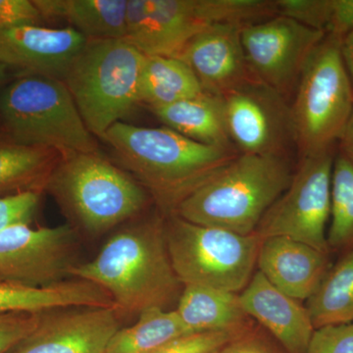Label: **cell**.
Masks as SVG:
<instances>
[{
    "label": "cell",
    "instance_id": "cell-6",
    "mask_svg": "<svg viewBox=\"0 0 353 353\" xmlns=\"http://www.w3.org/2000/svg\"><path fill=\"white\" fill-rule=\"evenodd\" d=\"M146 55L124 39L88 41L63 82L88 131L106 132L139 103V82Z\"/></svg>",
    "mask_w": 353,
    "mask_h": 353
},
{
    "label": "cell",
    "instance_id": "cell-14",
    "mask_svg": "<svg viewBox=\"0 0 353 353\" xmlns=\"http://www.w3.org/2000/svg\"><path fill=\"white\" fill-rule=\"evenodd\" d=\"M122 315L116 305L46 311L38 327L8 353H105Z\"/></svg>",
    "mask_w": 353,
    "mask_h": 353
},
{
    "label": "cell",
    "instance_id": "cell-7",
    "mask_svg": "<svg viewBox=\"0 0 353 353\" xmlns=\"http://www.w3.org/2000/svg\"><path fill=\"white\" fill-rule=\"evenodd\" d=\"M340 38L326 34L313 51L290 105L301 157L336 150L353 106V85Z\"/></svg>",
    "mask_w": 353,
    "mask_h": 353
},
{
    "label": "cell",
    "instance_id": "cell-3",
    "mask_svg": "<svg viewBox=\"0 0 353 353\" xmlns=\"http://www.w3.org/2000/svg\"><path fill=\"white\" fill-rule=\"evenodd\" d=\"M294 173L288 157L241 153L183 197L171 214L243 236L254 234Z\"/></svg>",
    "mask_w": 353,
    "mask_h": 353
},
{
    "label": "cell",
    "instance_id": "cell-12",
    "mask_svg": "<svg viewBox=\"0 0 353 353\" xmlns=\"http://www.w3.org/2000/svg\"><path fill=\"white\" fill-rule=\"evenodd\" d=\"M326 37L284 16H273L241 27V38L252 75L288 101L294 94L304 67Z\"/></svg>",
    "mask_w": 353,
    "mask_h": 353
},
{
    "label": "cell",
    "instance_id": "cell-32",
    "mask_svg": "<svg viewBox=\"0 0 353 353\" xmlns=\"http://www.w3.org/2000/svg\"><path fill=\"white\" fill-rule=\"evenodd\" d=\"M41 192L0 197V233L18 223H31L38 210Z\"/></svg>",
    "mask_w": 353,
    "mask_h": 353
},
{
    "label": "cell",
    "instance_id": "cell-21",
    "mask_svg": "<svg viewBox=\"0 0 353 353\" xmlns=\"http://www.w3.org/2000/svg\"><path fill=\"white\" fill-rule=\"evenodd\" d=\"M41 17L62 18L88 41L124 39L128 0H32Z\"/></svg>",
    "mask_w": 353,
    "mask_h": 353
},
{
    "label": "cell",
    "instance_id": "cell-27",
    "mask_svg": "<svg viewBox=\"0 0 353 353\" xmlns=\"http://www.w3.org/2000/svg\"><path fill=\"white\" fill-rule=\"evenodd\" d=\"M330 252L353 250V160L336 150L332 175Z\"/></svg>",
    "mask_w": 353,
    "mask_h": 353
},
{
    "label": "cell",
    "instance_id": "cell-4",
    "mask_svg": "<svg viewBox=\"0 0 353 353\" xmlns=\"http://www.w3.org/2000/svg\"><path fill=\"white\" fill-rule=\"evenodd\" d=\"M1 132L62 158L97 152V143L63 81L23 73L0 92Z\"/></svg>",
    "mask_w": 353,
    "mask_h": 353
},
{
    "label": "cell",
    "instance_id": "cell-39",
    "mask_svg": "<svg viewBox=\"0 0 353 353\" xmlns=\"http://www.w3.org/2000/svg\"><path fill=\"white\" fill-rule=\"evenodd\" d=\"M0 132H1V127H0Z\"/></svg>",
    "mask_w": 353,
    "mask_h": 353
},
{
    "label": "cell",
    "instance_id": "cell-29",
    "mask_svg": "<svg viewBox=\"0 0 353 353\" xmlns=\"http://www.w3.org/2000/svg\"><path fill=\"white\" fill-rule=\"evenodd\" d=\"M252 328L241 331L205 332L183 334L175 340L165 343L152 353H215L230 341L239 338Z\"/></svg>",
    "mask_w": 353,
    "mask_h": 353
},
{
    "label": "cell",
    "instance_id": "cell-23",
    "mask_svg": "<svg viewBox=\"0 0 353 353\" xmlns=\"http://www.w3.org/2000/svg\"><path fill=\"white\" fill-rule=\"evenodd\" d=\"M57 152L21 145L0 132V197L41 192L55 169Z\"/></svg>",
    "mask_w": 353,
    "mask_h": 353
},
{
    "label": "cell",
    "instance_id": "cell-17",
    "mask_svg": "<svg viewBox=\"0 0 353 353\" xmlns=\"http://www.w3.org/2000/svg\"><path fill=\"white\" fill-rule=\"evenodd\" d=\"M256 265L274 287L301 303L321 285L332 267L331 253L285 236H271L260 241Z\"/></svg>",
    "mask_w": 353,
    "mask_h": 353
},
{
    "label": "cell",
    "instance_id": "cell-15",
    "mask_svg": "<svg viewBox=\"0 0 353 353\" xmlns=\"http://www.w3.org/2000/svg\"><path fill=\"white\" fill-rule=\"evenodd\" d=\"M88 39L73 28L38 25L0 30V63L23 73L64 81Z\"/></svg>",
    "mask_w": 353,
    "mask_h": 353
},
{
    "label": "cell",
    "instance_id": "cell-5",
    "mask_svg": "<svg viewBox=\"0 0 353 353\" xmlns=\"http://www.w3.org/2000/svg\"><path fill=\"white\" fill-rule=\"evenodd\" d=\"M273 16L274 0H128L124 41L146 57H178L208 28Z\"/></svg>",
    "mask_w": 353,
    "mask_h": 353
},
{
    "label": "cell",
    "instance_id": "cell-31",
    "mask_svg": "<svg viewBox=\"0 0 353 353\" xmlns=\"http://www.w3.org/2000/svg\"><path fill=\"white\" fill-rule=\"evenodd\" d=\"M306 353H353V322L316 329Z\"/></svg>",
    "mask_w": 353,
    "mask_h": 353
},
{
    "label": "cell",
    "instance_id": "cell-30",
    "mask_svg": "<svg viewBox=\"0 0 353 353\" xmlns=\"http://www.w3.org/2000/svg\"><path fill=\"white\" fill-rule=\"evenodd\" d=\"M41 313L0 314V353H8L38 327Z\"/></svg>",
    "mask_w": 353,
    "mask_h": 353
},
{
    "label": "cell",
    "instance_id": "cell-19",
    "mask_svg": "<svg viewBox=\"0 0 353 353\" xmlns=\"http://www.w3.org/2000/svg\"><path fill=\"white\" fill-rule=\"evenodd\" d=\"M112 305L115 304L105 290L80 279H72L41 289L0 282V314L43 313L60 308Z\"/></svg>",
    "mask_w": 353,
    "mask_h": 353
},
{
    "label": "cell",
    "instance_id": "cell-16",
    "mask_svg": "<svg viewBox=\"0 0 353 353\" xmlns=\"http://www.w3.org/2000/svg\"><path fill=\"white\" fill-rule=\"evenodd\" d=\"M241 24L208 28L194 37L178 57L194 72L204 92L224 97L257 80L252 75L241 43Z\"/></svg>",
    "mask_w": 353,
    "mask_h": 353
},
{
    "label": "cell",
    "instance_id": "cell-13",
    "mask_svg": "<svg viewBox=\"0 0 353 353\" xmlns=\"http://www.w3.org/2000/svg\"><path fill=\"white\" fill-rule=\"evenodd\" d=\"M229 138L243 154L283 155L296 145L290 104L259 80L222 97Z\"/></svg>",
    "mask_w": 353,
    "mask_h": 353
},
{
    "label": "cell",
    "instance_id": "cell-10",
    "mask_svg": "<svg viewBox=\"0 0 353 353\" xmlns=\"http://www.w3.org/2000/svg\"><path fill=\"white\" fill-rule=\"evenodd\" d=\"M336 150L301 157L288 189L268 209L254 234L285 236L331 253L327 224L331 216L332 175Z\"/></svg>",
    "mask_w": 353,
    "mask_h": 353
},
{
    "label": "cell",
    "instance_id": "cell-2",
    "mask_svg": "<svg viewBox=\"0 0 353 353\" xmlns=\"http://www.w3.org/2000/svg\"><path fill=\"white\" fill-rule=\"evenodd\" d=\"M103 139L171 212L239 155L236 148L203 145L167 127H139L121 121L109 128Z\"/></svg>",
    "mask_w": 353,
    "mask_h": 353
},
{
    "label": "cell",
    "instance_id": "cell-25",
    "mask_svg": "<svg viewBox=\"0 0 353 353\" xmlns=\"http://www.w3.org/2000/svg\"><path fill=\"white\" fill-rule=\"evenodd\" d=\"M306 308L315 330L353 322V250L332 265Z\"/></svg>",
    "mask_w": 353,
    "mask_h": 353
},
{
    "label": "cell",
    "instance_id": "cell-1",
    "mask_svg": "<svg viewBox=\"0 0 353 353\" xmlns=\"http://www.w3.org/2000/svg\"><path fill=\"white\" fill-rule=\"evenodd\" d=\"M71 276L105 290L123 314L167 309L179 301L183 287L172 265L165 223L159 219L113 234L92 261L77 264Z\"/></svg>",
    "mask_w": 353,
    "mask_h": 353
},
{
    "label": "cell",
    "instance_id": "cell-38",
    "mask_svg": "<svg viewBox=\"0 0 353 353\" xmlns=\"http://www.w3.org/2000/svg\"><path fill=\"white\" fill-rule=\"evenodd\" d=\"M8 67L6 65L0 63V87L6 82L8 78Z\"/></svg>",
    "mask_w": 353,
    "mask_h": 353
},
{
    "label": "cell",
    "instance_id": "cell-18",
    "mask_svg": "<svg viewBox=\"0 0 353 353\" xmlns=\"http://www.w3.org/2000/svg\"><path fill=\"white\" fill-rule=\"evenodd\" d=\"M239 297L245 314L268 330L285 352H307L315 328L301 301L274 287L259 271Z\"/></svg>",
    "mask_w": 353,
    "mask_h": 353
},
{
    "label": "cell",
    "instance_id": "cell-33",
    "mask_svg": "<svg viewBox=\"0 0 353 353\" xmlns=\"http://www.w3.org/2000/svg\"><path fill=\"white\" fill-rule=\"evenodd\" d=\"M41 19L32 0H0V30L38 25Z\"/></svg>",
    "mask_w": 353,
    "mask_h": 353
},
{
    "label": "cell",
    "instance_id": "cell-35",
    "mask_svg": "<svg viewBox=\"0 0 353 353\" xmlns=\"http://www.w3.org/2000/svg\"><path fill=\"white\" fill-rule=\"evenodd\" d=\"M353 32V0H331V13L326 34L343 38Z\"/></svg>",
    "mask_w": 353,
    "mask_h": 353
},
{
    "label": "cell",
    "instance_id": "cell-11",
    "mask_svg": "<svg viewBox=\"0 0 353 353\" xmlns=\"http://www.w3.org/2000/svg\"><path fill=\"white\" fill-rule=\"evenodd\" d=\"M18 223L0 233V282L41 289L72 278L78 264V234L70 225Z\"/></svg>",
    "mask_w": 353,
    "mask_h": 353
},
{
    "label": "cell",
    "instance_id": "cell-36",
    "mask_svg": "<svg viewBox=\"0 0 353 353\" xmlns=\"http://www.w3.org/2000/svg\"><path fill=\"white\" fill-rule=\"evenodd\" d=\"M338 150L341 154L353 160V106L347 125L338 143Z\"/></svg>",
    "mask_w": 353,
    "mask_h": 353
},
{
    "label": "cell",
    "instance_id": "cell-20",
    "mask_svg": "<svg viewBox=\"0 0 353 353\" xmlns=\"http://www.w3.org/2000/svg\"><path fill=\"white\" fill-rule=\"evenodd\" d=\"M175 310L190 333L252 328V319L241 308L239 294L227 290L185 285Z\"/></svg>",
    "mask_w": 353,
    "mask_h": 353
},
{
    "label": "cell",
    "instance_id": "cell-22",
    "mask_svg": "<svg viewBox=\"0 0 353 353\" xmlns=\"http://www.w3.org/2000/svg\"><path fill=\"white\" fill-rule=\"evenodd\" d=\"M152 111L165 127L185 138L203 145L234 148L228 134L222 97L204 92Z\"/></svg>",
    "mask_w": 353,
    "mask_h": 353
},
{
    "label": "cell",
    "instance_id": "cell-8",
    "mask_svg": "<svg viewBox=\"0 0 353 353\" xmlns=\"http://www.w3.org/2000/svg\"><path fill=\"white\" fill-rule=\"evenodd\" d=\"M46 188L92 234L105 233L131 219L148 199L139 182L97 152L62 158Z\"/></svg>",
    "mask_w": 353,
    "mask_h": 353
},
{
    "label": "cell",
    "instance_id": "cell-26",
    "mask_svg": "<svg viewBox=\"0 0 353 353\" xmlns=\"http://www.w3.org/2000/svg\"><path fill=\"white\" fill-rule=\"evenodd\" d=\"M187 334L192 333L176 310L148 309L139 314L134 325L120 328L113 334L105 353H152Z\"/></svg>",
    "mask_w": 353,
    "mask_h": 353
},
{
    "label": "cell",
    "instance_id": "cell-34",
    "mask_svg": "<svg viewBox=\"0 0 353 353\" xmlns=\"http://www.w3.org/2000/svg\"><path fill=\"white\" fill-rule=\"evenodd\" d=\"M215 353H282L253 329L230 341Z\"/></svg>",
    "mask_w": 353,
    "mask_h": 353
},
{
    "label": "cell",
    "instance_id": "cell-28",
    "mask_svg": "<svg viewBox=\"0 0 353 353\" xmlns=\"http://www.w3.org/2000/svg\"><path fill=\"white\" fill-rule=\"evenodd\" d=\"M274 8L275 15L290 18L309 28L326 32L331 13V0H274Z\"/></svg>",
    "mask_w": 353,
    "mask_h": 353
},
{
    "label": "cell",
    "instance_id": "cell-9",
    "mask_svg": "<svg viewBox=\"0 0 353 353\" xmlns=\"http://www.w3.org/2000/svg\"><path fill=\"white\" fill-rule=\"evenodd\" d=\"M165 236L172 265L183 285L239 294L254 275L261 241L255 234L243 236L171 214L165 223Z\"/></svg>",
    "mask_w": 353,
    "mask_h": 353
},
{
    "label": "cell",
    "instance_id": "cell-37",
    "mask_svg": "<svg viewBox=\"0 0 353 353\" xmlns=\"http://www.w3.org/2000/svg\"><path fill=\"white\" fill-rule=\"evenodd\" d=\"M341 57L353 85V32L341 38Z\"/></svg>",
    "mask_w": 353,
    "mask_h": 353
},
{
    "label": "cell",
    "instance_id": "cell-24",
    "mask_svg": "<svg viewBox=\"0 0 353 353\" xmlns=\"http://www.w3.org/2000/svg\"><path fill=\"white\" fill-rule=\"evenodd\" d=\"M192 70L176 57H145L139 82V103L164 108L204 94Z\"/></svg>",
    "mask_w": 353,
    "mask_h": 353
}]
</instances>
